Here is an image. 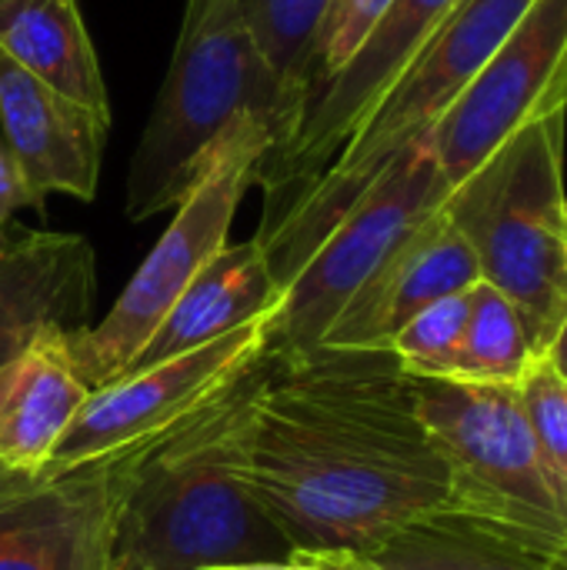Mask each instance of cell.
<instances>
[{"label":"cell","mask_w":567,"mask_h":570,"mask_svg":"<svg viewBox=\"0 0 567 570\" xmlns=\"http://www.w3.org/2000/svg\"><path fill=\"white\" fill-rule=\"evenodd\" d=\"M241 478L307 554H371L394 531L448 511V468L411 374L391 351L317 347L271 361L254 384Z\"/></svg>","instance_id":"cell-1"},{"label":"cell","mask_w":567,"mask_h":570,"mask_svg":"<svg viewBox=\"0 0 567 570\" xmlns=\"http://www.w3.org/2000/svg\"><path fill=\"white\" fill-rule=\"evenodd\" d=\"M264 357L214 404L140 458L114 551L147 570L287 564L294 548L241 478V438Z\"/></svg>","instance_id":"cell-2"},{"label":"cell","mask_w":567,"mask_h":570,"mask_svg":"<svg viewBox=\"0 0 567 570\" xmlns=\"http://www.w3.org/2000/svg\"><path fill=\"white\" fill-rule=\"evenodd\" d=\"M567 110L511 134L444 197L481 281L518 311L531 357H545L567 317Z\"/></svg>","instance_id":"cell-3"},{"label":"cell","mask_w":567,"mask_h":570,"mask_svg":"<svg viewBox=\"0 0 567 570\" xmlns=\"http://www.w3.org/2000/svg\"><path fill=\"white\" fill-rule=\"evenodd\" d=\"M247 110L271 120V83L244 20V0H187L164 87L134 147L127 217L147 220L177 207L207 150Z\"/></svg>","instance_id":"cell-4"},{"label":"cell","mask_w":567,"mask_h":570,"mask_svg":"<svg viewBox=\"0 0 567 570\" xmlns=\"http://www.w3.org/2000/svg\"><path fill=\"white\" fill-rule=\"evenodd\" d=\"M271 147L274 130L261 110L241 114L217 137L167 230L144 257L110 314L97 327H80L70 334V354L87 391H100L124 374L130 357L150 341L187 284L227 247L234 214L247 187L257 180L261 160Z\"/></svg>","instance_id":"cell-5"},{"label":"cell","mask_w":567,"mask_h":570,"mask_svg":"<svg viewBox=\"0 0 567 570\" xmlns=\"http://www.w3.org/2000/svg\"><path fill=\"white\" fill-rule=\"evenodd\" d=\"M418 417L438 448L448 511L565 548L567 528L551 501L518 384L411 377Z\"/></svg>","instance_id":"cell-6"},{"label":"cell","mask_w":567,"mask_h":570,"mask_svg":"<svg viewBox=\"0 0 567 570\" xmlns=\"http://www.w3.org/2000/svg\"><path fill=\"white\" fill-rule=\"evenodd\" d=\"M451 184L444 180L424 134L401 147L368 194L317 244L301 271L284 284L267 317V357L297 361L321 347L328 327L378 264L434 214Z\"/></svg>","instance_id":"cell-7"},{"label":"cell","mask_w":567,"mask_h":570,"mask_svg":"<svg viewBox=\"0 0 567 570\" xmlns=\"http://www.w3.org/2000/svg\"><path fill=\"white\" fill-rule=\"evenodd\" d=\"M267 317H257L211 344L167 357L90 391L67 434L50 451L43 471H67L87 461L150 444L187 424L227 394L267 351Z\"/></svg>","instance_id":"cell-8"},{"label":"cell","mask_w":567,"mask_h":570,"mask_svg":"<svg viewBox=\"0 0 567 570\" xmlns=\"http://www.w3.org/2000/svg\"><path fill=\"white\" fill-rule=\"evenodd\" d=\"M567 110V0H535L424 140L451 187L511 134Z\"/></svg>","instance_id":"cell-9"},{"label":"cell","mask_w":567,"mask_h":570,"mask_svg":"<svg viewBox=\"0 0 567 570\" xmlns=\"http://www.w3.org/2000/svg\"><path fill=\"white\" fill-rule=\"evenodd\" d=\"M150 444L67 471L0 468V570L107 568L120 504Z\"/></svg>","instance_id":"cell-10"},{"label":"cell","mask_w":567,"mask_h":570,"mask_svg":"<svg viewBox=\"0 0 567 570\" xmlns=\"http://www.w3.org/2000/svg\"><path fill=\"white\" fill-rule=\"evenodd\" d=\"M454 3L458 0H394L351 63L321 83L291 140L261 160L254 184L267 190L264 224L284 214L331 167L338 150L378 107Z\"/></svg>","instance_id":"cell-11"},{"label":"cell","mask_w":567,"mask_h":570,"mask_svg":"<svg viewBox=\"0 0 567 570\" xmlns=\"http://www.w3.org/2000/svg\"><path fill=\"white\" fill-rule=\"evenodd\" d=\"M481 281L478 257L444 207L428 214L361 284L328 327L321 347L391 351L394 334L434 301L471 291Z\"/></svg>","instance_id":"cell-12"},{"label":"cell","mask_w":567,"mask_h":570,"mask_svg":"<svg viewBox=\"0 0 567 570\" xmlns=\"http://www.w3.org/2000/svg\"><path fill=\"white\" fill-rule=\"evenodd\" d=\"M0 137L40 197L94 200L110 120L57 94L0 53Z\"/></svg>","instance_id":"cell-13"},{"label":"cell","mask_w":567,"mask_h":570,"mask_svg":"<svg viewBox=\"0 0 567 570\" xmlns=\"http://www.w3.org/2000/svg\"><path fill=\"white\" fill-rule=\"evenodd\" d=\"M90 301L94 250L80 234L0 230V361L50 327H87Z\"/></svg>","instance_id":"cell-14"},{"label":"cell","mask_w":567,"mask_h":570,"mask_svg":"<svg viewBox=\"0 0 567 570\" xmlns=\"http://www.w3.org/2000/svg\"><path fill=\"white\" fill-rule=\"evenodd\" d=\"M87 397L70 331L50 327L0 361V468L40 471Z\"/></svg>","instance_id":"cell-15"},{"label":"cell","mask_w":567,"mask_h":570,"mask_svg":"<svg viewBox=\"0 0 567 570\" xmlns=\"http://www.w3.org/2000/svg\"><path fill=\"white\" fill-rule=\"evenodd\" d=\"M281 301V287L261 244L251 237L244 244H227L174 301L150 341L130 357L120 377L154 367L167 357L211 344L264 314ZM117 377V381H120ZM114 384V381H110Z\"/></svg>","instance_id":"cell-16"},{"label":"cell","mask_w":567,"mask_h":570,"mask_svg":"<svg viewBox=\"0 0 567 570\" xmlns=\"http://www.w3.org/2000/svg\"><path fill=\"white\" fill-rule=\"evenodd\" d=\"M0 53L74 104L114 120L80 0L0 3Z\"/></svg>","instance_id":"cell-17"},{"label":"cell","mask_w":567,"mask_h":570,"mask_svg":"<svg viewBox=\"0 0 567 570\" xmlns=\"http://www.w3.org/2000/svg\"><path fill=\"white\" fill-rule=\"evenodd\" d=\"M558 548L485 524L468 514L438 511L394 531L371 554L384 570H551Z\"/></svg>","instance_id":"cell-18"},{"label":"cell","mask_w":567,"mask_h":570,"mask_svg":"<svg viewBox=\"0 0 567 570\" xmlns=\"http://www.w3.org/2000/svg\"><path fill=\"white\" fill-rule=\"evenodd\" d=\"M328 10L331 0H244V20L271 83V154L291 140L317 90L314 47Z\"/></svg>","instance_id":"cell-19"},{"label":"cell","mask_w":567,"mask_h":570,"mask_svg":"<svg viewBox=\"0 0 567 570\" xmlns=\"http://www.w3.org/2000/svg\"><path fill=\"white\" fill-rule=\"evenodd\" d=\"M531 361V344L515 304L498 287L478 281L468 291V321L451 377L518 384Z\"/></svg>","instance_id":"cell-20"},{"label":"cell","mask_w":567,"mask_h":570,"mask_svg":"<svg viewBox=\"0 0 567 570\" xmlns=\"http://www.w3.org/2000/svg\"><path fill=\"white\" fill-rule=\"evenodd\" d=\"M518 387L551 501L567 528V381L548 357H538L531 361Z\"/></svg>","instance_id":"cell-21"},{"label":"cell","mask_w":567,"mask_h":570,"mask_svg":"<svg viewBox=\"0 0 567 570\" xmlns=\"http://www.w3.org/2000/svg\"><path fill=\"white\" fill-rule=\"evenodd\" d=\"M468 321V291L434 301L391 341V354L411 377H451Z\"/></svg>","instance_id":"cell-22"},{"label":"cell","mask_w":567,"mask_h":570,"mask_svg":"<svg viewBox=\"0 0 567 570\" xmlns=\"http://www.w3.org/2000/svg\"><path fill=\"white\" fill-rule=\"evenodd\" d=\"M391 3L394 0H331V10L321 23L317 47H314L317 90L321 83H328L338 70L351 63V57L371 37V30L378 27V20L388 13Z\"/></svg>","instance_id":"cell-23"},{"label":"cell","mask_w":567,"mask_h":570,"mask_svg":"<svg viewBox=\"0 0 567 570\" xmlns=\"http://www.w3.org/2000/svg\"><path fill=\"white\" fill-rule=\"evenodd\" d=\"M23 207L43 210L40 197L30 190V184L23 180L20 167H17V160H13V154H10V147H7L3 137H0V230L13 220V214L23 210Z\"/></svg>","instance_id":"cell-24"},{"label":"cell","mask_w":567,"mask_h":570,"mask_svg":"<svg viewBox=\"0 0 567 570\" xmlns=\"http://www.w3.org/2000/svg\"><path fill=\"white\" fill-rule=\"evenodd\" d=\"M291 561L304 564L311 570H384L374 561L361 558V554H307V551H294Z\"/></svg>","instance_id":"cell-25"},{"label":"cell","mask_w":567,"mask_h":570,"mask_svg":"<svg viewBox=\"0 0 567 570\" xmlns=\"http://www.w3.org/2000/svg\"><path fill=\"white\" fill-rule=\"evenodd\" d=\"M551 364H555V371L561 374L567 381V317L565 324H561V331H558V337L551 341V347H548V354H545Z\"/></svg>","instance_id":"cell-26"},{"label":"cell","mask_w":567,"mask_h":570,"mask_svg":"<svg viewBox=\"0 0 567 570\" xmlns=\"http://www.w3.org/2000/svg\"><path fill=\"white\" fill-rule=\"evenodd\" d=\"M104 570H147V568H144L140 561H134L130 554H117V551H114V554H110V561H107V568H104Z\"/></svg>","instance_id":"cell-27"},{"label":"cell","mask_w":567,"mask_h":570,"mask_svg":"<svg viewBox=\"0 0 567 570\" xmlns=\"http://www.w3.org/2000/svg\"><path fill=\"white\" fill-rule=\"evenodd\" d=\"M211 570H311L297 561H287V564H237V568H211Z\"/></svg>","instance_id":"cell-28"},{"label":"cell","mask_w":567,"mask_h":570,"mask_svg":"<svg viewBox=\"0 0 567 570\" xmlns=\"http://www.w3.org/2000/svg\"><path fill=\"white\" fill-rule=\"evenodd\" d=\"M548 564H551V570H567V544L551 554V561H548Z\"/></svg>","instance_id":"cell-29"},{"label":"cell","mask_w":567,"mask_h":570,"mask_svg":"<svg viewBox=\"0 0 567 570\" xmlns=\"http://www.w3.org/2000/svg\"><path fill=\"white\" fill-rule=\"evenodd\" d=\"M0 3H7V0H0Z\"/></svg>","instance_id":"cell-30"}]
</instances>
